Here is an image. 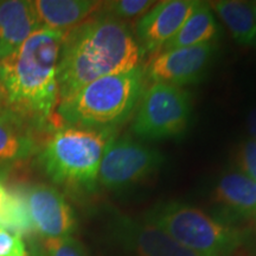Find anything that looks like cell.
<instances>
[{
  "instance_id": "e0dca14e",
  "label": "cell",
  "mask_w": 256,
  "mask_h": 256,
  "mask_svg": "<svg viewBox=\"0 0 256 256\" xmlns=\"http://www.w3.org/2000/svg\"><path fill=\"white\" fill-rule=\"evenodd\" d=\"M209 5L228 28L236 43L256 49V19L250 2L241 0H218Z\"/></svg>"
},
{
  "instance_id": "484cf974",
  "label": "cell",
  "mask_w": 256,
  "mask_h": 256,
  "mask_svg": "<svg viewBox=\"0 0 256 256\" xmlns=\"http://www.w3.org/2000/svg\"><path fill=\"white\" fill-rule=\"evenodd\" d=\"M0 72H2V58H0Z\"/></svg>"
},
{
  "instance_id": "d4e9b609",
  "label": "cell",
  "mask_w": 256,
  "mask_h": 256,
  "mask_svg": "<svg viewBox=\"0 0 256 256\" xmlns=\"http://www.w3.org/2000/svg\"><path fill=\"white\" fill-rule=\"evenodd\" d=\"M250 5H252V12H254V16H255V19H256V2H252Z\"/></svg>"
},
{
  "instance_id": "44dd1931",
  "label": "cell",
  "mask_w": 256,
  "mask_h": 256,
  "mask_svg": "<svg viewBox=\"0 0 256 256\" xmlns=\"http://www.w3.org/2000/svg\"><path fill=\"white\" fill-rule=\"evenodd\" d=\"M0 256H30L23 238L0 229Z\"/></svg>"
},
{
  "instance_id": "8992f818",
  "label": "cell",
  "mask_w": 256,
  "mask_h": 256,
  "mask_svg": "<svg viewBox=\"0 0 256 256\" xmlns=\"http://www.w3.org/2000/svg\"><path fill=\"white\" fill-rule=\"evenodd\" d=\"M191 116L190 92L178 86L153 82L140 98L130 128L142 140L174 139L188 130Z\"/></svg>"
},
{
  "instance_id": "5bb4252c",
  "label": "cell",
  "mask_w": 256,
  "mask_h": 256,
  "mask_svg": "<svg viewBox=\"0 0 256 256\" xmlns=\"http://www.w3.org/2000/svg\"><path fill=\"white\" fill-rule=\"evenodd\" d=\"M217 203L236 217L256 216V182L240 171L220 176L214 190Z\"/></svg>"
},
{
  "instance_id": "6da1fadb",
  "label": "cell",
  "mask_w": 256,
  "mask_h": 256,
  "mask_svg": "<svg viewBox=\"0 0 256 256\" xmlns=\"http://www.w3.org/2000/svg\"><path fill=\"white\" fill-rule=\"evenodd\" d=\"M142 60L126 23L98 12L64 34L57 66L60 101L95 80L136 68Z\"/></svg>"
},
{
  "instance_id": "2e32d148",
  "label": "cell",
  "mask_w": 256,
  "mask_h": 256,
  "mask_svg": "<svg viewBox=\"0 0 256 256\" xmlns=\"http://www.w3.org/2000/svg\"><path fill=\"white\" fill-rule=\"evenodd\" d=\"M220 36V26L217 24L212 10L208 2H200L192 14L185 20L183 26L170 40L160 51L178 49V48L200 46L214 43Z\"/></svg>"
},
{
  "instance_id": "7a4b0ae2",
  "label": "cell",
  "mask_w": 256,
  "mask_h": 256,
  "mask_svg": "<svg viewBox=\"0 0 256 256\" xmlns=\"http://www.w3.org/2000/svg\"><path fill=\"white\" fill-rule=\"evenodd\" d=\"M66 32L40 28L2 60L0 98L24 121L40 126L60 102L57 66Z\"/></svg>"
},
{
  "instance_id": "ffe728a7",
  "label": "cell",
  "mask_w": 256,
  "mask_h": 256,
  "mask_svg": "<svg viewBox=\"0 0 256 256\" xmlns=\"http://www.w3.org/2000/svg\"><path fill=\"white\" fill-rule=\"evenodd\" d=\"M240 172L256 182V142L254 139L244 140L236 154Z\"/></svg>"
},
{
  "instance_id": "9a60e30c",
  "label": "cell",
  "mask_w": 256,
  "mask_h": 256,
  "mask_svg": "<svg viewBox=\"0 0 256 256\" xmlns=\"http://www.w3.org/2000/svg\"><path fill=\"white\" fill-rule=\"evenodd\" d=\"M37 144L23 119L0 107V164H14L30 158Z\"/></svg>"
},
{
  "instance_id": "ac0fdd59",
  "label": "cell",
  "mask_w": 256,
  "mask_h": 256,
  "mask_svg": "<svg viewBox=\"0 0 256 256\" xmlns=\"http://www.w3.org/2000/svg\"><path fill=\"white\" fill-rule=\"evenodd\" d=\"M152 6H154L152 0H114L104 2L98 12L124 23L140 16L142 17Z\"/></svg>"
},
{
  "instance_id": "7402d4cb",
  "label": "cell",
  "mask_w": 256,
  "mask_h": 256,
  "mask_svg": "<svg viewBox=\"0 0 256 256\" xmlns=\"http://www.w3.org/2000/svg\"><path fill=\"white\" fill-rule=\"evenodd\" d=\"M10 208H11V191H8V188L0 182V229L5 230Z\"/></svg>"
},
{
  "instance_id": "277c9868",
  "label": "cell",
  "mask_w": 256,
  "mask_h": 256,
  "mask_svg": "<svg viewBox=\"0 0 256 256\" xmlns=\"http://www.w3.org/2000/svg\"><path fill=\"white\" fill-rule=\"evenodd\" d=\"M114 136L113 128L63 127L40 150L38 164L55 184L94 190L102 156Z\"/></svg>"
},
{
  "instance_id": "cb8c5ba5",
  "label": "cell",
  "mask_w": 256,
  "mask_h": 256,
  "mask_svg": "<svg viewBox=\"0 0 256 256\" xmlns=\"http://www.w3.org/2000/svg\"><path fill=\"white\" fill-rule=\"evenodd\" d=\"M30 256H44V252L42 249L38 248L37 246H34V247H32V252Z\"/></svg>"
},
{
  "instance_id": "9c48e42d",
  "label": "cell",
  "mask_w": 256,
  "mask_h": 256,
  "mask_svg": "<svg viewBox=\"0 0 256 256\" xmlns=\"http://www.w3.org/2000/svg\"><path fill=\"white\" fill-rule=\"evenodd\" d=\"M110 232L130 256H197L154 224L118 211L112 216Z\"/></svg>"
},
{
  "instance_id": "8fae6325",
  "label": "cell",
  "mask_w": 256,
  "mask_h": 256,
  "mask_svg": "<svg viewBox=\"0 0 256 256\" xmlns=\"http://www.w3.org/2000/svg\"><path fill=\"white\" fill-rule=\"evenodd\" d=\"M198 0H165L152 6L136 24V40L142 57L159 52L183 26Z\"/></svg>"
},
{
  "instance_id": "603a6c76",
  "label": "cell",
  "mask_w": 256,
  "mask_h": 256,
  "mask_svg": "<svg viewBox=\"0 0 256 256\" xmlns=\"http://www.w3.org/2000/svg\"><path fill=\"white\" fill-rule=\"evenodd\" d=\"M247 126H248V130L250 133V136H252V139L256 142V108L252 110L248 113L247 116Z\"/></svg>"
},
{
  "instance_id": "4fadbf2b",
  "label": "cell",
  "mask_w": 256,
  "mask_h": 256,
  "mask_svg": "<svg viewBox=\"0 0 256 256\" xmlns=\"http://www.w3.org/2000/svg\"><path fill=\"white\" fill-rule=\"evenodd\" d=\"M42 28L66 32L87 20L104 2L95 0H34Z\"/></svg>"
},
{
  "instance_id": "5b68a950",
  "label": "cell",
  "mask_w": 256,
  "mask_h": 256,
  "mask_svg": "<svg viewBox=\"0 0 256 256\" xmlns=\"http://www.w3.org/2000/svg\"><path fill=\"white\" fill-rule=\"evenodd\" d=\"M144 220L154 224L197 256H232L241 248V230L200 208L170 200L156 204Z\"/></svg>"
},
{
  "instance_id": "3957f363",
  "label": "cell",
  "mask_w": 256,
  "mask_h": 256,
  "mask_svg": "<svg viewBox=\"0 0 256 256\" xmlns=\"http://www.w3.org/2000/svg\"><path fill=\"white\" fill-rule=\"evenodd\" d=\"M142 66L98 78L57 104V115L69 127L114 128L133 113L145 90Z\"/></svg>"
},
{
  "instance_id": "30bf717a",
  "label": "cell",
  "mask_w": 256,
  "mask_h": 256,
  "mask_svg": "<svg viewBox=\"0 0 256 256\" xmlns=\"http://www.w3.org/2000/svg\"><path fill=\"white\" fill-rule=\"evenodd\" d=\"M32 228L44 240L72 236L76 216L66 197L55 186L34 184L23 192Z\"/></svg>"
},
{
  "instance_id": "d6986e66",
  "label": "cell",
  "mask_w": 256,
  "mask_h": 256,
  "mask_svg": "<svg viewBox=\"0 0 256 256\" xmlns=\"http://www.w3.org/2000/svg\"><path fill=\"white\" fill-rule=\"evenodd\" d=\"M44 256H88L87 249L72 236L44 240Z\"/></svg>"
},
{
  "instance_id": "7c38bea8",
  "label": "cell",
  "mask_w": 256,
  "mask_h": 256,
  "mask_svg": "<svg viewBox=\"0 0 256 256\" xmlns=\"http://www.w3.org/2000/svg\"><path fill=\"white\" fill-rule=\"evenodd\" d=\"M34 2L28 0L0 2V58L14 52L22 44L40 30Z\"/></svg>"
},
{
  "instance_id": "52a82bcc",
  "label": "cell",
  "mask_w": 256,
  "mask_h": 256,
  "mask_svg": "<svg viewBox=\"0 0 256 256\" xmlns=\"http://www.w3.org/2000/svg\"><path fill=\"white\" fill-rule=\"evenodd\" d=\"M159 150L130 136L113 138L102 156L98 183L112 191L136 186L164 164Z\"/></svg>"
},
{
  "instance_id": "ba28073f",
  "label": "cell",
  "mask_w": 256,
  "mask_h": 256,
  "mask_svg": "<svg viewBox=\"0 0 256 256\" xmlns=\"http://www.w3.org/2000/svg\"><path fill=\"white\" fill-rule=\"evenodd\" d=\"M215 43L159 51L147 64L145 76L153 82L183 87L200 82L216 55Z\"/></svg>"
}]
</instances>
